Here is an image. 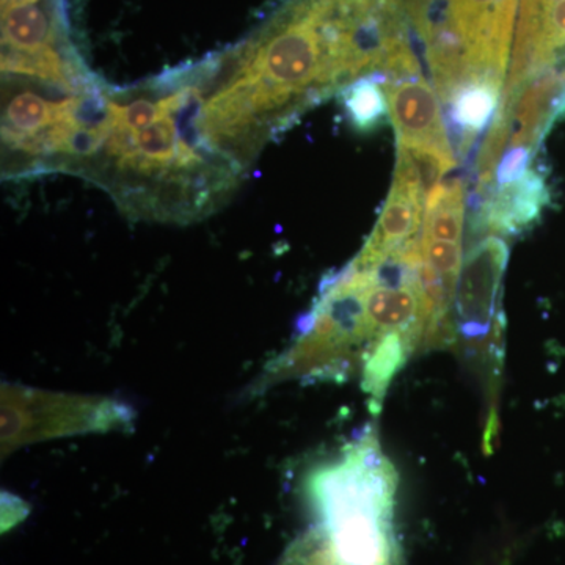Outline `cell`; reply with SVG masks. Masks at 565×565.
Instances as JSON below:
<instances>
[{"mask_svg":"<svg viewBox=\"0 0 565 565\" xmlns=\"http://www.w3.org/2000/svg\"><path fill=\"white\" fill-rule=\"evenodd\" d=\"M303 492L315 523L278 565H404L393 527L397 473L373 426L315 467Z\"/></svg>","mask_w":565,"mask_h":565,"instance_id":"6da1fadb","label":"cell"},{"mask_svg":"<svg viewBox=\"0 0 565 565\" xmlns=\"http://www.w3.org/2000/svg\"><path fill=\"white\" fill-rule=\"evenodd\" d=\"M2 403L3 451L7 446L11 449L32 438L118 429L132 422L128 405L98 397L87 399L7 386Z\"/></svg>","mask_w":565,"mask_h":565,"instance_id":"7a4b0ae2","label":"cell"},{"mask_svg":"<svg viewBox=\"0 0 565 565\" xmlns=\"http://www.w3.org/2000/svg\"><path fill=\"white\" fill-rule=\"evenodd\" d=\"M508 262V244L497 236L486 237L465 256L455 303L457 326L467 340L486 338L497 321Z\"/></svg>","mask_w":565,"mask_h":565,"instance_id":"3957f363","label":"cell"},{"mask_svg":"<svg viewBox=\"0 0 565 565\" xmlns=\"http://www.w3.org/2000/svg\"><path fill=\"white\" fill-rule=\"evenodd\" d=\"M384 88L397 141L451 150L440 102L423 77L386 82Z\"/></svg>","mask_w":565,"mask_h":565,"instance_id":"277c9868","label":"cell"},{"mask_svg":"<svg viewBox=\"0 0 565 565\" xmlns=\"http://www.w3.org/2000/svg\"><path fill=\"white\" fill-rule=\"evenodd\" d=\"M424 199L419 193L393 184L373 234L352 264L373 269L393 253L416 239L423 230Z\"/></svg>","mask_w":565,"mask_h":565,"instance_id":"5b68a950","label":"cell"},{"mask_svg":"<svg viewBox=\"0 0 565 565\" xmlns=\"http://www.w3.org/2000/svg\"><path fill=\"white\" fill-rule=\"evenodd\" d=\"M548 203V189L541 174L527 170L519 180L498 185L484 202L482 222L500 234H519L533 225Z\"/></svg>","mask_w":565,"mask_h":565,"instance_id":"8992f818","label":"cell"},{"mask_svg":"<svg viewBox=\"0 0 565 565\" xmlns=\"http://www.w3.org/2000/svg\"><path fill=\"white\" fill-rule=\"evenodd\" d=\"M501 84L503 82L478 77L460 85L449 102V120L459 129L460 154H467L476 137L479 136L490 120L497 115L500 104Z\"/></svg>","mask_w":565,"mask_h":565,"instance_id":"52a82bcc","label":"cell"},{"mask_svg":"<svg viewBox=\"0 0 565 565\" xmlns=\"http://www.w3.org/2000/svg\"><path fill=\"white\" fill-rule=\"evenodd\" d=\"M457 166L455 152L434 145L397 141L393 184L419 193L424 200Z\"/></svg>","mask_w":565,"mask_h":565,"instance_id":"ba28073f","label":"cell"},{"mask_svg":"<svg viewBox=\"0 0 565 565\" xmlns=\"http://www.w3.org/2000/svg\"><path fill=\"white\" fill-rule=\"evenodd\" d=\"M415 349L416 345L401 333L385 334L371 345L362 366V388L370 396L374 415L381 414L386 390Z\"/></svg>","mask_w":565,"mask_h":565,"instance_id":"9c48e42d","label":"cell"},{"mask_svg":"<svg viewBox=\"0 0 565 565\" xmlns=\"http://www.w3.org/2000/svg\"><path fill=\"white\" fill-rule=\"evenodd\" d=\"M463 218V182L444 181L424 200L423 236L460 244Z\"/></svg>","mask_w":565,"mask_h":565,"instance_id":"30bf717a","label":"cell"},{"mask_svg":"<svg viewBox=\"0 0 565 565\" xmlns=\"http://www.w3.org/2000/svg\"><path fill=\"white\" fill-rule=\"evenodd\" d=\"M382 74L360 77L343 90V103L349 120L360 131H373L388 114V102Z\"/></svg>","mask_w":565,"mask_h":565,"instance_id":"8fae6325","label":"cell"},{"mask_svg":"<svg viewBox=\"0 0 565 565\" xmlns=\"http://www.w3.org/2000/svg\"><path fill=\"white\" fill-rule=\"evenodd\" d=\"M422 252L426 262L437 270L445 282L446 291L455 300L457 280L462 269V247L449 241L433 239V237H419Z\"/></svg>","mask_w":565,"mask_h":565,"instance_id":"7c38bea8","label":"cell"},{"mask_svg":"<svg viewBox=\"0 0 565 565\" xmlns=\"http://www.w3.org/2000/svg\"><path fill=\"white\" fill-rule=\"evenodd\" d=\"M531 156H533V150L527 147H514V150L509 151L494 172L498 184H508V182L522 178L527 172Z\"/></svg>","mask_w":565,"mask_h":565,"instance_id":"4fadbf2b","label":"cell"}]
</instances>
